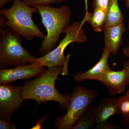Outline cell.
<instances>
[{
	"mask_svg": "<svg viewBox=\"0 0 129 129\" xmlns=\"http://www.w3.org/2000/svg\"><path fill=\"white\" fill-rule=\"evenodd\" d=\"M104 29L105 46L110 54L116 55L122 45V37L126 30L124 23L109 27Z\"/></svg>",
	"mask_w": 129,
	"mask_h": 129,
	"instance_id": "cell-12",
	"label": "cell"
},
{
	"mask_svg": "<svg viewBox=\"0 0 129 129\" xmlns=\"http://www.w3.org/2000/svg\"><path fill=\"white\" fill-rule=\"evenodd\" d=\"M16 126L13 122H12L10 119H0V129H15Z\"/></svg>",
	"mask_w": 129,
	"mask_h": 129,
	"instance_id": "cell-19",
	"label": "cell"
},
{
	"mask_svg": "<svg viewBox=\"0 0 129 129\" xmlns=\"http://www.w3.org/2000/svg\"><path fill=\"white\" fill-rule=\"evenodd\" d=\"M118 98L109 97L100 100L96 106V121L94 127L96 129H120L119 125L111 123L108 121L113 115H119Z\"/></svg>",
	"mask_w": 129,
	"mask_h": 129,
	"instance_id": "cell-9",
	"label": "cell"
},
{
	"mask_svg": "<svg viewBox=\"0 0 129 129\" xmlns=\"http://www.w3.org/2000/svg\"><path fill=\"white\" fill-rule=\"evenodd\" d=\"M84 22L76 21L64 29L62 34H65L64 38L60 41L59 45L46 55L37 58L36 62L44 67H63L68 68L70 54L67 57L64 52L67 47L72 43L84 44L88 41V38L83 25Z\"/></svg>",
	"mask_w": 129,
	"mask_h": 129,
	"instance_id": "cell-5",
	"label": "cell"
},
{
	"mask_svg": "<svg viewBox=\"0 0 129 129\" xmlns=\"http://www.w3.org/2000/svg\"><path fill=\"white\" fill-rule=\"evenodd\" d=\"M125 95L129 96V89L127 91V92H126V94H125Z\"/></svg>",
	"mask_w": 129,
	"mask_h": 129,
	"instance_id": "cell-26",
	"label": "cell"
},
{
	"mask_svg": "<svg viewBox=\"0 0 129 129\" xmlns=\"http://www.w3.org/2000/svg\"><path fill=\"white\" fill-rule=\"evenodd\" d=\"M44 66L36 62L17 66L11 69H0V84L10 83L20 79H27L39 76L45 72Z\"/></svg>",
	"mask_w": 129,
	"mask_h": 129,
	"instance_id": "cell-8",
	"label": "cell"
},
{
	"mask_svg": "<svg viewBox=\"0 0 129 129\" xmlns=\"http://www.w3.org/2000/svg\"><path fill=\"white\" fill-rule=\"evenodd\" d=\"M110 52L106 48H103V52L98 62L92 68L86 72L77 73L74 76L76 81H81L86 80H94L102 82L105 74L109 70L108 61Z\"/></svg>",
	"mask_w": 129,
	"mask_h": 129,
	"instance_id": "cell-11",
	"label": "cell"
},
{
	"mask_svg": "<svg viewBox=\"0 0 129 129\" xmlns=\"http://www.w3.org/2000/svg\"><path fill=\"white\" fill-rule=\"evenodd\" d=\"M46 117L45 116V117H43L41 119L39 120L37 122V124L35 126H34L31 129H41V124L42 123V122L44 121V119L46 118Z\"/></svg>",
	"mask_w": 129,
	"mask_h": 129,
	"instance_id": "cell-21",
	"label": "cell"
},
{
	"mask_svg": "<svg viewBox=\"0 0 129 129\" xmlns=\"http://www.w3.org/2000/svg\"><path fill=\"white\" fill-rule=\"evenodd\" d=\"M124 68L127 72V77L128 80L129 84V60L123 63Z\"/></svg>",
	"mask_w": 129,
	"mask_h": 129,
	"instance_id": "cell-22",
	"label": "cell"
},
{
	"mask_svg": "<svg viewBox=\"0 0 129 129\" xmlns=\"http://www.w3.org/2000/svg\"><path fill=\"white\" fill-rule=\"evenodd\" d=\"M22 86H14L9 83L0 85V117L10 119L12 113L24 101L21 95Z\"/></svg>",
	"mask_w": 129,
	"mask_h": 129,
	"instance_id": "cell-7",
	"label": "cell"
},
{
	"mask_svg": "<svg viewBox=\"0 0 129 129\" xmlns=\"http://www.w3.org/2000/svg\"><path fill=\"white\" fill-rule=\"evenodd\" d=\"M12 0H0V9L3 8V7L5 5L9 3Z\"/></svg>",
	"mask_w": 129,
	"mask_h": 129,
	"instance_id": "cell-24",
	"label": "cell"
},
{
	"mask_svg": "<svg viewBox=\"0 0 129 129\" xmlns=\"http://www.w3.org/2000/svg\"><path fill=\"white\" fill-rule=\"evenodd\" d=\"M107 12L99 8L94 9L92 14L86 15L84 22L87 21L90 24L92 29L96 32H102L104 28Z\"/></svg>",
	"mask_w": 129,
	"mask_h": 129,
	"instance_id": "cell-14",
	"label": "cell"
},
{
	"mask_svg": "<svg viewBox=\"0 0 129 129\" xmlns=\"http://www.w3.org/2000/svg\"><path fill=\"white\" fill-rule=\"evenodd\" d=\"M102 83L112 95L121 94L126 90L129 84L126 70L114 71L110 69L105 74Z\"/></svg>",
	"mask_w": 129,
	"mask_h": 129,
	"instance_id": "cell-10",
	"label": "cell"
},
{
	"mask_svg": "<svg viewBox=\"0 0 129 129\" xmlns=\"http://www.w3.org/2000/svg\"><path fill=\"white\" fill-rule=\"evenodd\" d=\"M124 1L125 3V5H126V6L129 9V0H124ZM128 29L129 31V19L128 21ZM129 47V41L128 42V46Z\"/></svg>",
	"mask_w": 129,
	"mask_h": 129,
	"instance_id": "cell-25",
	"label": "cell"
},
{
	"mask_svg": "<svg viewBox=\"0 0 129 129\" xmlns=\"http://www.w3.org/2000/svg\"><path fill=\"white\" fill-rule=\"evenodd\" d=\"M25 5L30 7H36L38 6H50L63 2L67 0H22Z\"/></svg>",
	"mask_w": 129,
	"mask_h": 129,
	"instance_id": "cell-17",
	"label": "cell"
},
{
	"mask_svg": "<svg viewBox=\"0 0 129 129\" xmlns=\"http://www.w3.org/2000/svg\"><path fill=\"white\" fill-rule=\"evenodd\" d=\"M122 52L123 54L126 57L129 58V47H126L122 48Z\"/></svg>",
	"mask_w": 129,
	"mask_h": 129,
	"instance_id": "cell-23",
	"label": "cell"
},
{
	"mask_svg": "<svg viewBox=\"0 0 129 129\" xmlns=\"http://www.w3.org/2000/svg\"><path fill=\"white\" fill-rule=\"evenodd\" d=\"M4 26L0 27V68L17 67L36 62L37 58L22 45L21 35Z\"/></svg>",
	"mask_w": 129,
	"mask_h": 129,
	"instance_id": "cell-4",
	"label": "cell"
},
{
	"mask_svg": "<svg viewBox=\"0 0 129 129\" xmlns=\"http://www.w3.org/2000/svg\"><path fill=\"white\" fill-rule=\"evenodd\" d=\"M110 0H93L94 9L99 8L107 12Z\"/></svg>",
	"mask_w": 129,
	"mask_h": 129,
	"instance_id": "cell-18",
	"label": "cell"
},
{
	"mask_svg": "<svg viewBox=\"0 0 129 129\" xmlns=\"http://www.w3.org/2000/svg\"><path fill=\"white\" fill-rule=\"evenodd\" d=\"M119 115L123 119H129V96L125 94L118 99Z\"/></svg>",
	"mask_w": 129,
	"mask_h": 129,
	"instance_id": "cell-16",
	"label": "cell"
},
{
	"mask_svg": "<svg viewBox=\"0 0 129 129\" xmlns=\"http://www.w3.org/2000/svg\"><path fill=\"white\" fill-rule=\"evenodd\" d=\"M97 115L96 106L90 107L77 120L72 129H88L94 127Z\"/></svg>",
	"mask_w": 129,
	"mask_h": 129,
	"instance_id": "cell-15",
	"label": "cell"
},
{
	"mask_svg": "<svg viewBox=\"0 0 129 129\" xmlns=\"http://www.w3.org/2000/svg\"><path fill=\"white\" fill-rule=\"evenodd\" d=\"M37 12V8L28 6L22 0H13L11 7L0 9V24L6 25L28 41L35 38L44 39L46 35L40 30L32 18L33 14Z\"/></svg>",
	"mask_w": 129,
	"mask_h": 129,
	"instance_id": "cell-2",
	"label": "cell"
},
{
	"mask_svg": "<svg viewBox=\"0 0 129 129\" xmlns=\"http://www.w3.org/2000/svg\"><path fill=\"white\" fill-rule=\"evenodd\" d=\"M119 125L120 129H129V119L123 118Z\"/></svg>",
	"mask_w": 129,
	"mask_h": 129,
	"instance_id": "cell-20",
	"label": "cell"
},
{
	"mask_svg": "<svg viewBox=\"0 0 129 129\" xmlns=\"http://www.w3.org/2000/svg\"><path fill=\"white\" fill-rule=\"evenodd\" d=\"M35 7L38 9L47 33L39 50L40 55L43 56L51 51L60 41V35L70 25L72 11L69 6L64 5L58 8L50 6Z\"/></svg>",
	"mask_w": 129,
	"mask_h": 129,
	"instance_id": "cell-3",
	"label": "cell"
},
{
	"mask_svg": "<svg viewBox=\"0 0 129 129\" xmlns=\"http://www.w3.org/2000/svg\"><path fill=\"white\" fill-rule=\"evenodd\" d=\"M60 74L67 76L63 67H50L34 79L26 81L21 90L24 101L33 99L38 104L52 101L57 102L62 108L67 109L71 95L62 94L55 87Z\"/></svg>",
	"mask_w": 129,
	"mask_h": 129,
	"instance_id": "cell-1",
	"label": "cell"
},
{
	"mask_svg": "<svg viewBox=\"0 0 129 129\" xmlns=\"http://www.w3.org/2000/svg\"><path fill=\"white\" fill-rule=\"evenodd\" d=\"M98 96V93L94 90L76 86L71 95L67 112L62 117H57L55 127L58 129H72L77 120Z\"/></svg>",
	"mask_w": 129,
	"mask_h": 129,
	"instance_id": "cell-6",
	"label": "cell"
},
{
	"mask_svg": "<svg viewBox=\"0 0 129 129\" xmlns=\"http://www.w3.org/2000/svg\"><path fill=\"white\" fill-rule=\"evenodd\" d=\"M124 17L119 6L118 0H110L106 14L104 28L123 22Z\"/></svg>",
	"mask_w": 129,
	"mask_h": 129,
	"instance_id": "cell-13",
	"label": "cell"
}]
</instances>
